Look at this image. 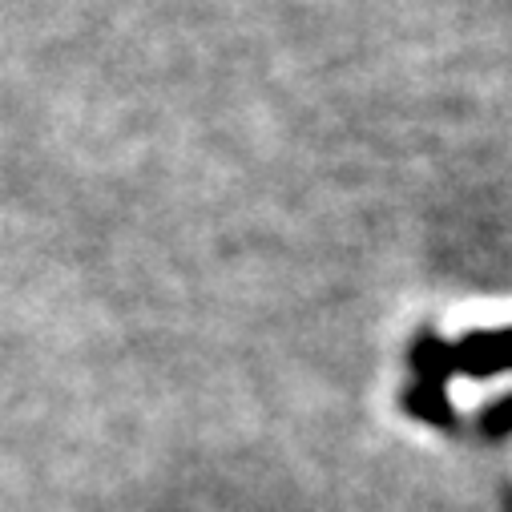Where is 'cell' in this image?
<instances>
[{
    "mask_svg": "<svg viewBox=\"0 0 512 512\" xmlns=\"http://www.w3.org/2000/svg\"><path fill=\"white\" fill-rule=\"evenodd\" d=\"M408 363L416 371V383L404 388V412H412L416 420L456 432V412L448 400V379L452 375H472V379H488L500 371H512V327L500 331H472L456 343L440 339V335H416Z\"/></svg>",
    "mask_w": 512,
    "mask_h": 512,
    "instance_id": "cell-1",
    "label": "cell"
},
{
    "mask_svg": "<svg viewBox=\"0 0 512 512\" xmlns=\"http://www.w3.org/2000/svg\"><path fill=\"white\" fill-rule=\"evenodd\" d=\"M476 428H480V436H484V440H500V436H512V396H504V400L488 404V408L480 412Z\"/></svg>",
    "mask_w": 512,
    "mask_h": 512,
    "instance_id": "cell-2",
    "label": "cell"
},
{
    "mask_svg": "<svg viewBox=\"0 0 512 512\" xmlns=\"http://www.w3.org/2000/svg\"><path fill=\"white\" fill-rule=\"evenodd\" d=\"M508 512H512V500H508Z\"/></svg>",
    "mask_w": 512,
    "mask_h": 512,
    "instance_id": "cell-3",
    "label": "cell"
}]
</instances>
